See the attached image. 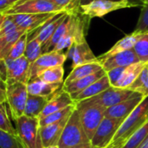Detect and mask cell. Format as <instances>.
<instances>
[{
  "instance_id": "d6a6232c",
  "label": "cell",
  "mask_w": 148,
  "mask_h": 148,
  "mask_svg": "<svg viewBox=\"0 0 148 148\" xmlns=\"http://www.w3.org/2000/svg\"><path fill=\"white\" fill-rule=\"evenodd\" d=\"M8 105L7 102H3L1 103L0 106V130L4 131L8 134H13V135H18L16 128H14L12 126V123L10 119V115L8 111Z\"/></svg>"
},
{
  "instance_id": "d590c367",
  "label": "cell",
  "mask_w": 148,
  "mask_h": 148,
  "mask_svg": "<svg viewBox=\"0 0 148 148\" xmlns=\"http://www.w3.org/2000/svg\"><path fill=\"white\" fill-rule=\"evenodd\" d=\"M133 49L136 53L140 62L148 63V32L141 34Z\"/></svg>"
},
{
  "instance_id": "52a82bcc",
  "label": "cell",
  "mask_w": 148,
  "mask_h": 148,
  "mask_svg": "<svg viewBox=\"0 0 148 148\" xmlns=\"http://www.w3.org/2000/svg\"><path fill=\"white\" fill-rule=\"evenodd\" d=\"M63 10L51 0H20L12 7L5 10L0 14L16 15V14H42L56 13Z\"/></svg>"
},
{
  "instance_id": "4dcf8cb0",
  "label": "cell",
  "mask_w": 148,
  "mask_h": 148,
  "mask_svg": "<svg viewBox=\"0 0 148 148\" xmlns=\"http://www.w3.org/2000/svg\"><path fill=\"white\" fill-rule=\"evenodd\" d=\"M75 105H71L62 110H60V111H57V112H55L46 117H43L42 119H39L40 120V126L41 127H43V126H47V125H49V124H53V123H56V122H58L69 116L71 115V114L73 113V111L75 110Z\"/></svg>"
},
{
  "instance_id": "cb8c5ba5",
  "label": "cell",
  "mask_w": 148,
  "mask_h": 148,
  "mask_svg": "<svg viewBox=\"0 0 148 148\" xmlns=\"http://www.w3.org/2000/svg\"><path fill=\"white\" fill-rule=\"evenodd\" d=\"M112 85H111V83L109 82V79H108V75H105L100 80L96 81L95 82L91 84L89 87H88L86 89H84L83 91H82L81 93H79L75 96H74L73 100L75 102H77V101H81L94 97V96L101 94L104 90L108 89Z\"/></svg>"
},
{
  "instance_id": "7a4b0ae2",
  "label": "cell",
  "mask_w": 148,
  "mask_h": 148,
  "mask_svg": "<svg viewBox=\"0 0 148 148\" xmlns=\"http://www.w3.org/2000/svg\"><path fill=\"white\" fill-rule=\"evenodd\" d=\"M75 107L79 112L80 119L84 130L91 140L98 127L105 118V112L107 108L86 101L75 102Z\"/></svg>"
},
{
  "instance_id": "74e56055",
  "label": "cell",
  "mask_w": 148,
  "mask_h": 148,
  "mask_svg": "<svg viewBox=\"0 0 148 148\" xmlns=\"http://www.w3.org/2000/svg\"><path fill=\"white\" fill-rule=\"evenodd\" d=\"M135 30L140 32H148V1L143 4L141 8Z\"/></svg>"
},
{
  "instance_id": "83f0119b",
  "label": "cell",
  "mask_w": 148,
  "mask_h": 148,
  "mask_svg": "<svg viewBox=\"0 0 148 148\" xmlns=\"http://www.w3.org/2000/svg\"><path fill=\"white\" fill-rule=\"evenodd\" d=\"M63 75H64V69H63V65H62V66H56L43 70L38 75L37 78L48 83L63 84L64 82Z\"/></svg>"
},
{
  "instance_id": "8d00e7d4",
  "label": "cell",
  "mask_w": 148,
  "mask_h": 148,
  "mask_svg": "<svg viewBox=\"0 0 148 148\" xmlns=\"http://www.w3.org/2000/svg\"><path fill=\"white\" fill-rule=\"evenodd\" d=\"M51 1L69 14H77L80 12L81 0H51Z\"/></svg>"
},
{
  "instance_id": "f546056e",
  "label": "cell",
  "mask_w": 148,
  "mask_h": 148,
  "mask_svg": "<svg viewBox=\"0 0 148 148\" xmlns=\"http://www.w3.org/2000/svg\"><path fill=\"white\" fill-rule=\"evenodd\" d=\"M148 135V121L145 122L122 146L121 148H138Z\"/></svg>"
},
{
  "instance_id": "7402d4cb",
  "label": "cell",
  "mask_w": 148,
  "mask_h": 148,
  "mask_svg": "<svg viewBox=\"0 0 148 148\" xmlns=\"http://www.w3.org/2000/svg\"><path fill=\"white\" fill-rule=\"evenodd\" d=\"M103 69L102 65L100 62H91V63H86L83 65L77 66L74 69H72V71L69 73V75L65 79L63 85L69 84L74 81H76L78 79L88 76L90 75L95 74L99 71Z\"/></svg>"
},
{
  "instance_id": "603a6c76",
  "label": "cell",
  "mask_w": 148,
  "mask_h": 148,
  "mask_svg": "<svg viewBox=\"0 0 148 148\" xmlns=\"http://www.w3.org/2000/svg\"><path fill=\"white\" fill-rule=\"evenodd\" d=\"M147 63L139 62L126 67L120 80L118 81V82L114 87L121 88H128L138 78V76L144 69V68L147 66Z\"/></svg>"
},
{
  "instance_id": "277c9868",
  "label": "cell",
  "mask_w": 148,
  "mask_h": 148,
  "mask_svg": "<svg viewBox=\"0 0 148 148\" xmlns=\"http://www.w3.org/2000/svg\"><path fill=\"white\" fill-rule=\"evenodd\" d=\"M89 141L90 140L84 130L80 119L79 112L75 107L67 121L58 146L60 148H69Z\"/></svg>"
},
{
  "instance_id": "5b68a950",
  "label": "cell",
  "mask_w": 148,
  "mask_h": 148,
  "mask_svg": "<svg viewBox=\"0 0 148 148\" xmlns=\"http://www.w3.org/2000/svg\"><path fill=\"white\" fill-rule=\"evenodd\" d=\"M17 134L28 148H44L41 138L39 118L23 115L16 121Z\"/></svg>"
},
{
  "instance_id": "8fae6325",
  "label": "cell",
  "mask_w": 148,
  "mask_h": 148,
  "mask_svg": "<svg viewBox=\"0 0 148 148\" xmlns=\"http://www.w3.org/2000/svg\"><path fill=\"white\" fill-rule=\"evenodd\" d=\"M66 55L72 61V69L86 63L99 62L98 57L95 56L86 39L75 42L67 49Z\"/></svg>"
},
{
  "instance_id": "ee69618b",
  "label": "cell",
  "mask_w": 148,
  "mask_h": 148,
  "mask_svg": "<svg viewBox=\"0 0 148 148\" xmlns=\"http://www.w3.org/2000/svg\"><path fill=\"white\" fill-rule=\"evenodd\" d=\"M122 145H109L108 147L106 148H121Z\"/></svg>"
},
{
  "instance_id": "8992f818",
  "label": "cell",
  "mask_w": 148,
  "mask_h": 148,
  "mask_svg": "<svg viewBox=\"0 0 148 148\" xmlns=\"http://www.w3.org/2000/svg\"><path fill=\"white\" fill-rule=\"evenodd\" d=\"M7 105L12 120L24 114V109L28 99L27 84L19 82H7Z\"/></svg>"
},
{
  "instance_id": "f6af8a7d",
  "label": "cell",
  "mask_w": 148,
  "mask_h": 148,
  "mask_svg": "<svg viewBox=\"0 0 148 148\" xmlns=\"http://www.w3.org/2000/svg\"><path fill=\"white\" fill-rule=\"evenodd\" d=\"M44 148H60V147H59V146H58V145H56V146H50V147H44Z\"/></svg>"
},
{
  "instance_id": "7c38bea8",
  "label": "cell",
  "mask_w": 148,
  "mask_h": 148,
  "mask_svg": "<svg viewBox=\"0 0 148 148\" xmlns=\"http://www.w3.org/2000/svg\"><path fill=\"white\" fill-rule=\"evenodd\" d=\"M4 61L8 70L7 82H19L25 84L29 82L31 63L24 56L18 59H4Z\"/></svg>"
},
{
  "instance_id": "5bb4252c",
  "label": "cell",
  "mask_w": 148,
  "mask_h": 148,
  "mask_svg": "<svg viewBox=\"0 0 148 148\" xmlns=\"http://www.w3.org/2000/svg\"><path fill=\"white\" fill-rule=\"evenodd\" d=\"M98 60L106 72L116 68H125L140 62L134 49L123 51L108 57L100 56L98 57Z\"/></svg>"
},
{
  "instance_id": "7dc6e473",
  "label": "cell",
  "mask_w": 148,
  "mask_h": 148,
  "mask_svg": "<svg viewBox=\"0 0 148 148\" xmlns=\"http://www.w3.org/2000/svg\"><path fill=\"white\" fill-rule=\"evenodd\" d=\"M146 1H148V0H146Z\"/></svg>"
},
{
  "instance_id": "ab89813d",
  "label": "cell",
  "mask_w": 148,
  "mask_h": 148,
  "mask_svg": "<svg viewBox=\"0 0 148 148\" xmlns=\"http://www.w3.org/2000/svg\"><path fill=\"white\" fill-rule=\"evenodd\" d=\"M0 78L3 82H7L8 80V70L4 59H0Z\"/></svg>"
},
{
  "instance_id": "60d3db41",
  "label": "cell",
  "mask_w": 148,
  "mask_h": 148,
  "mask_svg": "<svg viewBox=\"0 0 148 148\" xmlns=\"http://www.w3.org/2000/svg\"><path fill=\"white\" fill-rule=\"evenodd\" d=\"M20 0H0V12L4 11L5 10L12 7Z\"/></svg>"
},
{
  "instance_id": "836d02e7",
  "label": "cell",
  "mask_w": 148,
  "mask_h": 148,
  "mask_svg": "<svg viewBox=\"0 0 148 148\" xmlns=\"http://www.w3.org/2000/svg\"><path fill=\"white\" fill-rule=\"evenodd\" d=\"M1 148H28L18 135H13L0 130Z\"/></svg>"
},
{
  "instance_id": "44dd1931",
  "label": "cell",
  "mask_w": 148,
  "mask_h": 148,
  "mask_svg": "<svg viewBox=\"0 0 148 148\" xmlns=\"http://www.w3.org/2000/svg\"><path fill=\"white\" fill-rule=\"evenodd\" d=\"M73 16L74 14H69V13L66 16V17L64 18L62 23L59 25V27L56 29V30L52 35V36L42 45V53H48L54 50L56 46L65 36L69 28L70 27L73 20Z\"/></svg>"
},
{
  "instance_id": "6da1fadb",
  "label": "cell",
  "mask_w": 148,
  "mask_h": 148,
  "mask_svg": "<svg viewBox=\"0 0 148 148\" xmlns=\"http://www.w3.org/2000/svg\"><path fill=\"white\" fill-rule=\"evenodd\" d=\"M148 121V95L144 96L137 108L125 119L116 132L110 145H124V143Z\"/></svg>"
},
{
  "instance_id": "f1b7e54d",
  "label": "cell",
  "mask_w": 148,
  "mask_h": 148,
  "mask_svg": "<svg viewBox=\"0 0 148 148\" xmlns=\"http://www.w3.org/2000/svg\"><path fill=\"white\" fill-rule=\"evenodd\" d=\"M42 45L37 36H32L29 39L24 56L29 60L30 63H33L42 55Z\"/></svg>"
},
{
  "instance_id": "3957f363",
  "label": "cell",
  "mask_w": 148,
  "mask_h": 148,
  "mask_svg": "<svg viewBox=\"0 0 148 148\" xmlns=\"http://www.w3.org/2000/svg\"><path fill=\"white\" fill-rule=\"evenodd\" d=\"M142 7L143 4L135 1L130 0H95L88 4L81 5L80 13L82 15L88 16L91 19L94 17H102L107 14L121 10V9H128V8H135V7Z\"/></svg>"
},
{
  "instance_id": "484cf974",
  "label": "cell",
  "mask_w": 148,
  "mask_h": 148,
  "mask_svg": "<svg viewBox=\"0 0 148 148\" xmlns=\"http://www.w3.org/2000/svg\"><path fill=\"white\" fill-rule=\"evenodd\" d=\"M50 97L37 96L29 94L23 115H26L28 117L39 118L40 114L43 111Z\"/></svg>"
},
{
  "instance_id": "f35d334b",
  "label": "cell",
  "mask_w": 148,
  "mask_h": 148,
  "mask_svg": "<svg viewBox=\"0 0 148 148\" xmlns=\"http://www.w3.org/2000/svg\"><path fill=\"white\" fill-rule=\"evenodd\" d=\"M125 68H116V69H111V70L107 72V75H108L109 82L113 87H114L116 85V83L118 82V81L120 80Z\"/></svg>"
},
{
  "instance_id": "2e32d148",
  "label": "cell",
  "mask_w": 148,
  "mask_h": 148,
  "mask_svg": "<svg viewBox=\"0 0 148 148\" xmlns=\"http://www.w3.org/2000/svg\"><path fill=\"white\" fill-rule=\"evenodd\" d=\"M75 101L73 100L72 96L62 89L58 90L52 97H50L49 102L47 103L46 107L44 108L43 111L39 116V119L46 117L55 112L62 110L71 105H75Z\"/></svg>"
},
{
  "instance_id": "4fadbf2b",
  "label": "cell",
  "mask_w": 148,
  "mask_h": 148,
  "mask_svg": "<svg viewBox=\"0 0 148 148\" xmlns=\"http://www.w3.org/2000/svg\"><path fill=\"white\" fill-rule=\"evenodd\" d=\"M57 13V12H56ZM56 13H42V14H16V15H6L23 30L31 33L46 22H48Z\"/></svg>"
},
{
  "instance_id": "e0dca14e",
  "label": "cell",
  "mask_w": 148,
  "mask_h": 148,
  "mask_svg": "<svg viewBox=\"0 0 148 148\" xmlns=\"http://www.w3.org/2000/svg\"><path fill=\"white\" fill-rule=\"evenodd\" d=\"M70 116L53 124L41 127V138L43 147L58 145L64 127Z\"/></svg>"
},
{
  "instance_id": "9c48e42d",
  "label": "cell",
  "mask_w": 148,
  "mask_h": 148,
  "mask_svg": "<svg viewBox=\"0 0 148 148\" xmlns=\"http://www.w3.org/2000/svg\"><path fill=\"white\" fill-rule=\"evenodd\" d=\"M123 121L122 120L105 117L92 137L91 143L96 148L108 147Z\"/></svg>"
},
{
  "instance_id": "ffe728a7",
  "label": "cell",
  "mask_w": 148,
  "mask_h": 148,
  "mask_svg": "<svg viewBox=\"0 0 148 148\" xmlns=\"http://www.w3.org/2000/svg\"><path fill=\"white\" fill-rule=\"evenodd\" d=\"M105 75H107V72L104 69H101V71H99L95 74H93V75H90L88 76L78 79V80L74 81L69 84L62 85V89L64 91H66L67 93H69L73 98L77 94L81 93L82 91L86 89L88 87H89L91 84H93L96 81L100 80Z\"/></svg>"
},
{
  "instance_id": "b9f144b4",
  "label": "cell",
  "mask_w": 148,
  "mask_h": 148,
  "mask_svg": "<svg viewBox=\"0 0 148 148\" xmlns=\"http://www.w3.org/2000/svg\"><path fill=\"white\" fill-rule=\"evenodd\" d=\"M69 148H96L92 143L91 141L89 142H87V143H82V144H79V145H76V146H74V147H71Z\"/></svg>"
},
{
  "instance_id": "9a60e30c",
  "label": "cell",
  "mask_w": 148,
  "mask_h": 148,
  "mask_svg": "<svg viewBox=\"0 0 148 148\" xmlns=\"http://www.w3.org/2000/svg\"><path fill=\"white\" fill-rule=\"evenodd\" d=\"M144 95L139 94L136 96H134L127 101H124L117 105L110 107L106 109L105 117L118 119L125 121V119L137 108V106L143 100Z\"/></svg>"
},
{
  "instance_id": "bcb514c9",
  "label": "cell",
  "mask_w": 148,
  "mask_h": 148,
  "mask_svg": "<svg viewBox=\"0 0 148 148\" xmlns=\"http://www.w3.org/2000/svg\"><path fill=\"white\" fill-rule=\"evenodd\" d=\"M147 68H148V63H147Z\"/></svg>"
},
{
  "instance_id": "ba28073f",
  "label": "cell",
  "mask_w": 148,
  "mask_h": 148,
  "mask_svg": "<svg viewBox=\"0 0 148 148\" xmlns=\"http://www.w3.org/2000/svg\"><path fill=\"white\" fill-rule=\"evenodd\" d=\"M138 95L139 93L134 92L128 88H116L111 86L110 88L104 90L101 94L83 101L108 108Z\"/></svg>"
},
{
  "instance_id": "4316f807",
  "label": "cell",
  "mask_w": 148,
  "mask_h": 148,
  "mask_svg": "<svg viewBox=\"0 0 148 148\" xmlns=\"http://www.w3.org/2000/svg\"><path fill=\"white\" fill-rule=\"evenodd\" d=\"M26 31L17 29L0 35V59L6 57L11 48Z\"/></svg>"
},
{
  "instance_id": "7bdbcfd3",
  "label": "cell",
  "mask_w": 148,
  "mask_h": 148,
  "mask_svg": "<svg viewBox=\"0 0 148 148\" xmlns=\"http://www.w3.org/2000/svg\"><path fill=\"white\" fill-rule=\"evenodd\" d=\"M93 1H95V0H81V5H84V4H88ZM114 1H121V0H114ZM130 1H135V2H138V3H140L141 4H144L146 3V0H130Z\"/></svg>"
},
{
  "instance_id": "30bf717a",
  "label": "cell",
  "mask_w": 148,
  "mask_h": 148,
  "mask_svg": "<svg viewBox=\"0 0 148 148\" xmlns=\"http://www.w3.org/2000/svg\"><path fill=\"white\" fill-rule=\"evenodd\" d=\"M68 56L63 51H50L43 53L37 60L30 65V81L37 78L38 75L45 69L62 66L64 64Z\"/></svg>"
},
{
  "instance_id": "e575fe53",
  "label": "cell",
  "mask_w": 148,
  "mask_h": 148,
  "mask_svg": "<svg viewBox=\"0 0 148 148\" xmlns=\"http://www.w3.org/2000/svg\"><path fill=\"white\" fill-rule=\"evenodd\" d=\"M134 92H137L144 96L148 95V68L147 64L141 71L138 78L134 81V82L128 88Z\"/></svg>"
},
{
  "instance_id": "d6986e66",
  "label": "cell",
  "mask_w": 148,
  "mask_h": 148,
  "mask_svg": "<svg viewBox=\"0 0 148 148\" xmlns=\"http://www.w3.org/2000/svg\"><path fill=\"white\" fill-rule=\"evenodd\" d=\"M63 84L60 83H48L39 78H35L27 84L28 93L29 95L51 97L62 87Z\"/></svg>"
},
{
  "instance_id": "ac0fdd59",
  "label": "cell",
  "mask_w": 148,
  "mask_h": 148,
  "mask_svg": "<svg viewBox=\"0 0 148 148\" xmlns=\"http://www.w3.org/2000/svg\"><path fill=\"white\" fill-rule=\"evenodd\" d=\"M69 13L65 10L57 12L42 26H41L36 30L33 31L35 32V35L33 36H37L40 42H42V45H43L52 36V35L55 33L56 29L62 23V21L64 20V18Z\"/></svg>"
},
{
  "instance_id": "d4e9b609",
  "label": "cell",
  "mask_w": 148,
  "mask_h": 148,
  "mask_svg": "<svg viewBox=\"0 0 148 148\" xmlns=\"http://www.w3.org/2000/svg\"><path fill=\"white\" fill-rule=\"evenodd\" d=\"M143 32H140L137 30H134L133 33L127 35L126 36H124L122 39L119 40L108 52H106L105 54L101 55V57H108L123 51H127L129 49H133L136 42L138 41V39L140 38V36H141Z\"/></svg>"
},
{
  "instance_id": "1f68e13d",
  "label": "cell",
  "mask_w": 148,
  "mask_h": 148,
  "mask_svg": "<svg viewBox=\"0 0 148 148\" xmlns=\"http://www.w3.org/2000/svg\"><path fill=\"white\" fill-rule=\"evenodd\" d=\"M29 32L24 33L19 39L18 41L14 44V46L11 48L8 55L6 56L5 58L3 59H10V60H15L18 59L22 56H24L26 46L29 41Z\"/></svg>"
}]
</instances>
